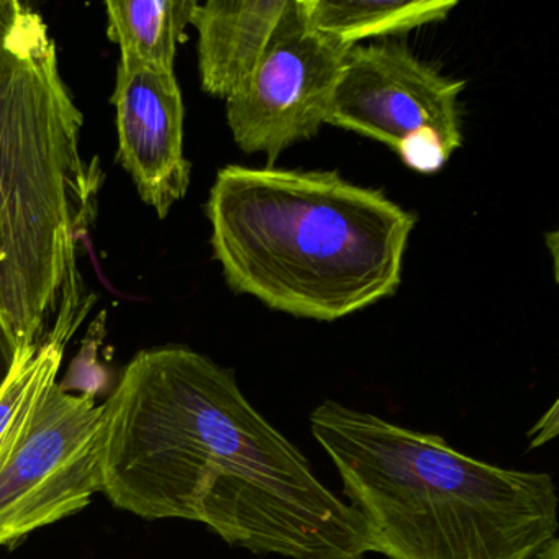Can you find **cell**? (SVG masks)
Here are the masks:
<instances>
[{"label": "cell", "instance_id": "8", "mask_svg": "<svg viewBox=\"0 0 559 559\" xmlns=\"http://www.w3.org/2000/svg\"><path fill=\"white\" fill-rule=\"evenodd\" d=\"M116 107L119 158L140 198L165 218L188 194L191 163L185 155V104L175 73L120 67Z\"/></svg>", "mask_w": 559, "mask_h": 559}, {"label": "cell", "instance_id": "7", "mask_svg": "<svg viewBox=\"0 0 559 559\" xmlns=\"http://www.w3.org/2000/svg\"><path fill=\"white\" fill-rule=\"evenodd\" d=\"M352 48L310 24L306 0H289L266 50L227 99L231 136L245 153L277 156L326 123Z\"/></svg>", "mask_w": 559, "mask_h": 559}, {"label": "cell", "instance_id": "16", "mask_svg": "<svg viewBox=\"0 0 559 559\" xmlns=\"http://www.w3.org/2000/svg\"><path fill=\"white\" fill-rule=\"evenodd\" d=\"M0 9H2V0H0Z\"/></svg>", "mask_w": 559, "mask_h": 559}, {"label": "cell", "instance_id": "11", "mask_svg": "<svg viewBox=\"0 0 559 559\" xmlns=\"http://www.w3.org/2000/svg\"><path fill=\"white\" fill-rule=\"evenodd\" d=\"M456 5V0H306L310 24L349 48L437 24Z\"/></svg>", "mask_w": 559, "mask_h": 559}, {"label": "cell", "instance_id": "13", "mask_svg": "<svg viewBox=\"0 0 559 559\" xmlns=\"http://www.w3.org/2000/svg\"><path fill=\"white\" fill-rule=\"evenodd\" d=\"M17 355L19 346L14 333H12L5 317L0 312V389L8 381Z\"/></svg>", "mask_w": 559, "mask_h": 559}, {"label": "cell", "instance_id": "3", "mask_svg": "<svg viewBox=\"0 0 559 559\" xmlns=\"http://www.w3.org/2000/svg\"><path fill=\"white\" fill-rule=\"evenodd\" d=\"M310 430L389 559H533L558 538L549 474L484 463L336 401L313 408Z\"/></svg>", "mask_w": 559, "mask_h": 559}, {"label": "cell", "instance_id": "10", "mask_svg": "<svg viewBox=\"0 0 559 559\" xmlns=\"http://www.w3.org/2000/svg\"><path fill=\"white\" fill-rule=\"evenodd\" d=\"M195 5L194 0H109L107 34L119 45L120 67L175 73L176 48Z\"/></svg>", "mask_w": 559, "mask_h": 559}, {"label": "cell", "instance_id": "9", "mask_svg": "<svg viewBox=\"0 0 559 559\" xmlns=\"http://www.w3.org/2000/svg\"><path fill=\"white\" fill-rule=\"evenodd\" d=\"M289 0H209L191 25L199 34L202 90L227 100L257 67Z\"/></svg>", "mask_w": 559, "mask_h": 559}, {"label": "cell", "instance_id": "5", "mask_svg": "<svg viewBox=\"0 0 559 559\" xmlns=\"http://www.w3.org/2000/svg\"><path fill=\"white\" fill-rule=\"evenodd\" d=\"M464 87L466 81L443 76L404 45H356L326 123L384 143L408 168L431 175L463 145Z\"/></svg>", "mask_w": 559, "mask_h": 559}, {"label": "cell", "instance_id": "2", "mask_svg": "<svg viewBox=\"0 0 559 559\" xmlns=\"http://www.w3.org/2000/svg\"><path fill=\"white\" fill-rule=\"evenodd\" d=\"M234 293L333 322L394 296L417 217L336 171L225 166L207 205Z\"/></svg>", "mask_w": 559, "mask_h": 559}, {"label": "cell", "instance_id": "6", "mask_svg": "<svg viewBox=\"0 0 559 559\" xmlns=\"http://www.w3.org/2000/svg\"><path fill=\"white\" fill-rule=\"evenodd\" d=\"M103 405L51 385L0 466V548L90 506L103 492Z\"/></svg>", "mask_w": 559, "mask_h": 559}, {"label": "cell", "instance_id": "15", "mask_svg": "<svg viewBox=\"0 0 559 559\" xmlns=\"http://www.w3.org/2000/svg\"><path fill=\"white\" fill-rule=\"evenodd\" d=\"M533 559H559V539L555 538L549 542L545 548L539 549Z\"/></svg>", "mask_w": 559, "mask_h": 559}, {"label": "cell", "instance_id": "4", "mask_svg": "<svg viewBox=\"0 0 559 559\" xmlns=\"http://www.w3.org/2000/svg\"><path fill=\"white\" fill-rule=\"evenodd\" d=\"M83 114L38 12L0 9V312L19 353L44 342L58 297L78 296L74 240L94 188L80 153Z\"/></svg>", "mask_w": 559, "mask_h": 559}, {"label": "cell", "instance_id": "1", "mask_svg": "<svg viewBox=\"0 0 559 559\" xmlns=\"http://www.w3.org/2000/svg\"><path fill=\"white\" fill-rule=\"evenodd\" d=\"M142 519L201 522L230 546L289 559L379 552L365 516L245 397L234 372L198 355L143 421Z\"/></svg>", "mask_w": 559, "mask_h": 559}, {"label": "cell", "instance_id": "14", "mask_svg": "<svg viewBox=\"0 0 559 559\" xmlns=\"http://www.w3.org/2000/svg\"><path fill=\"white\" fill-rule=\"evenodd\" d=\"M558 402L552 404V407L536 421L535 427L528 431L530 448L542 447L546 441H551L552 438L558 437L559 420H558Z\"/></svg>", "mask_w": 559, "mask_h": 559}, {"label": "cell", "instance_id": "12", "mask_svg": "<svg viewBox=\"0 0 559 559\" xmlns=\"http://www.w3.org/2000/svg\"><path fill=\"white\" fill-rule=\"evenodd\" d=\"M67 343L68 338L51 333L37 348L19 353L0 389V466L14 453L38 405L57 384Z\"/></svg>", "mask_w": 559, "mask_h": 559}]
</instances>
